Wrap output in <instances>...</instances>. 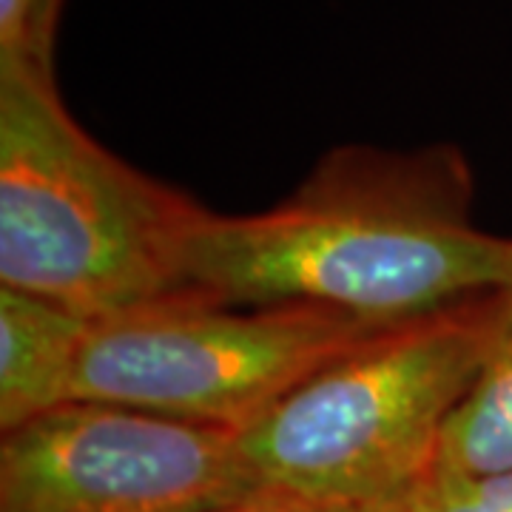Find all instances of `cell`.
I'll list each match as a JSON object with an SVG mask.
<instances>
[{"mask_svg": "<svg viewBox=\"0 0 512 512\" xmlns=\"http://www.w3.org/2000/svg\"><path fill=\"white\" fill-rule=\"evenodd\" d=\"M200 208L100 146L66 109L55 66L0 63V288L89 322L188 296Z\"/></svg>", "mask_w": 512, "mask_h": 512, "instance_id": "7a4b0ae2", "label": "cell"}, {"mask_svg": "<svg viewBox=\"0 0 512 512\" xmlns=\"http://www.w3.org/2000/svg\"><path fill=\"white\" fill-rule=\"evenodd\" d=\"M89 319L29 293L0 288V430L72 402Z\"/></svg>", "mask_w": 512, "mask_h": 512, "instance_id": "8992f818", "label": "cell"}, {"mask_svg": "<svg viewBox=\"0 0 512 512\" xmlns=\"http://www.w3.org/2000/svg\"><path fill=\"white\" fill-rule=\"evenodd\" d=\"M433 467L464 478L512 473V305L476 379L444 421Z\"/></svg>", "mask_w": 512, "mask_h": 512, "instance_id": "52a82bcc", "label": "cell"}, {"mask_svg": "<svg viewBox=\"0 0 512 512\" xmlns=\"http://www.w3.org/2000/svg\"><path fill=\"white\" fill-rule=\"evenodd\" d=\"M410 501L419 512H512V473L464 478L433 467Z\"/></svg>", "mask_w": 512, "mask_h": 512, "instance_id": "9c48e42d", "label": "cell"}, {"mask_svg": "<svg viewBox=\"0 0 512 512\" xmlns=\"http://www.w3.org/2000/svg\"><path fill=\"white\" fill-rule=\"evenodd\" d=\"M382 328L316 305L237 308L174 296L86 325L72 402L239 430Z\"/></svg>", "mask_w": 512, "mask_h": 512, "instance_id": "277c9868", "label": "cell"}, {"mask_svg": "<svg viewBox=\"0 0 512 512\" xmlns=\"http://www.w3.org/2000/svg\"><path fill=\"white\" fill-rule=\"evenodd\" d=\"M379 512H419L416 507H413V501H410V495L407 498H402V501H393V504H384L382 510Z\"/></svg>", "mask_w": 512, "mask_h": 512, "instance_id": "8fae6325", "label": "cell"}, {"mask_svg": "<svg viewBox=\"0 0 512 512\" xmlns=\"http://www.w3.org/2000/svg\"><path fill=\"white\" fill-rule=\"evenodd\" d=\"M183 282L217 305H316L393 325L512 291V239L470 222L456 146H339L271 211L200 208Z\"/></svg>", "mask_w": 512, "mask_h": 512, "instance_id": "6da1fadb", "label": "cell"}, {"mask_svg": "<svg viewBox=\"0 0 512 512\" xmlns=\"http://www.w3.org/2000/svg\"><path fill=\"white\" fill-rule=\"evenodd\" d=\"M63 0H0V63L55 66V37Z\"/></svg>", "mask_w": 512, "mask_h": 512, "instance_id": "ba28073f", "label": "cell"}, {"mask_svg": "<svg viewBox=\"0 0 512 512\" xmlns=\"http://www.w3.org/2000/svg\"><path fill=\"white\" fill-rule=\"evenodd\" d=\"M512 291L473 296L376 330L239 427L265 487L382 507L433 470L444 421L476 379Z\"/></svg>", "mask_w": 512, "mask_h": 512, "instance_id": "3957f363", "label": "cell"}, {"mask_svg": "<svg viewBox=\"0 0 512 512\" xmlns=\"http://www.w3.org/2000/svg\"><path fill=\"white\" fill-rule=\"evenodd\" d=\"M382 507L333 504V501H319V498H308V495L279 490V487H262L220 512H379Z\"/></svg>", "mask_w": 512, "mask_h": 512, "instance_id": "30bf717a", "label": "cell"}, {"mask_svg": "<svg viewBox=\"0 0 512 512\" xmlns=\"http://www.w3.org/2000/svg\"><path fill=\"white\" fill-rule=\"evenodd\" d=\"M265 484L237 430L69 402L0 441V512H220Z\"/></svg>", "mask_w": 512, "mask_h": 512, "instance_id": "5b68a950", "label": "cell"}]
</instances>
